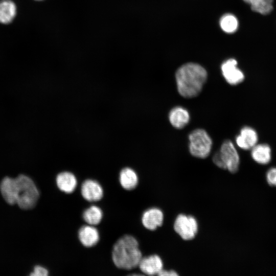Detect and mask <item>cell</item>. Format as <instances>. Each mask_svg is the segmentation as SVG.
<instances>
[{
  "label": "cell",
  "instance_id": "52a82bcc",
  "mask_svg": "<svg viewBox=\"0 0 276 276\" xmlns=\"http://www.w3.org/2000/svg\"><path fill=\"white\" fill-rule=\"evenodd\" d=\"M238 62L233 58L227 59L221 65L222 74L226 81L229 84L236 85L242 82L245 76L237 66Z\"/></svg>",
  "mask_w": 276,
  "mask_h": 276
},
{
  "label": "cell",
  "instance_id": "6da1fadb",
  "mask_svg": "<svg viewBox=\"0 0 276 276\" xmlns=\"http://www.w3.org/2000/svg\"><path fill=\"white\" fill-rule=\"evenodd\" d=\"M0 189L5 200L10 205L17 204L23 210L33 208L39 197V191L33 181L25 175L16 178L5 177Z\"/></svg>",
  "mask_w": 276,
  "mask_h": 276
},
{
  "label": "cell",
  "instance_id": "7a4b0ae2",
  "mask_svg": "<svg viewBox=\"0 0 276 276\" xmlns=\"http://www.w3.org/2000/svg\"><path fill=\"white\" fill-rule=\"evenodd\" d=\"M208 74L199 64L187 63L181 66L175 74L178 93L185 98L197 96L206 81Z\"/></svg>",
  "mask_w": 276,
  "mask_h": 276
},
{
  "label": "cell",
  "instance_id": "4fadbf2b",
  "mask_svg": "<svg viewBox=\"0 0 276 276\" xmlns=\"http://www.w3.org/2000/svg\"><path fill=\"white\" fill-rule=\"evenodd\" d=\"M169 120L174 128L182 129L188 124L190 114L188 111L185 108L176 106L173 108L169 112Z\"/></svg>",
  "mask_w": 276,
  "mask_h": 276
},
{
  "label": "cell",
  "instance_id": "2e32d148",
  "mask_svg": "<svg viewBox=\"0 0 276 276\" xmlns=\"http://www.w3.org/2000/svg\"><path fill=\"white\" fill-rule=\"evenodd\" d=\"M121 186L126 190H132L136 188L139 178L136 172L130 168L123 169L119 175Z\"/></svg>",
  "mask_w": 276,
  "mask_h": 276
},
{
  "label": "cell",
  "instance_id": "3957f363",
  "mask_svg": "<svg viewBox=\"0 0 276 276\" xmlns=\"http://www.w3.org/2000/svg\"><path fill=\"white\" fill-rule=\"evenodd\" d=\"M111 257L117 267L131 270L138 267L143 256L136 238L131 235H126L114 243Z\"/></svg>",
  "mask_w": 276,
  "mask_h": 276
},
{
  "label": "cell",
  "instance_id": "277c9868",
  "mask_svg": "<svg viewBox=\"0 0 276 276\" xmlns=\"http://www.w3.org/2000/svg\"><path fill=\"white\" fill-rule=\"evenodd\" d=\"M212 160L218 167L227 170L231 173H236L239 169V155L230 140H227L223 142L220 150L213 155Z\"/></svg>",
  "mask_w": 276,
  "mask_h": 276
},
{
  "label": "cell",
  "instance_id": "9a60e30c",
  "mask_svg": "<svg viewBox=\"0 0 276 276\" xmlns=\"http://www.w3.org/2000/svg\"><path fill=\"white\" fill-rule=\"evenodd\" d=\"M251 156L253 160L260 165H267L271 159V149L266 143L257 144L251 149Z\"/></svg>",
  "mask_w": 276,
  "mask_h": 276
},
{
  "label": "cell",
  "instance_id": "9c48e42d",
  "mask_svg": "<svg viewBox=\"0 0 276 276\" xmlns=\"http://www.w3.org/2000/svg\"><path fill=\"white\" fill-rule=\"evenodd\" d=\"M258 133L255 129L249 126H244L236 137V143L243 150H250L258 143Z\"/></svg>",
  "mask_w": 276,
  "mask_h": 276
},
{
  "label": "cell",
  "instance_id": "ffe728a7",
  "mask_svg": "<svg viewBox=\"0 0 276 276\" xmlns=\"http://www.w3.org/2000/svg\"><path fill=\"white\" fill-rule=\"evenodd\" d=\"M220 26L222 30L227 33L235 32L238 27V21L236 17L232 14H225L220 20Z\"/></svg>",
  "mask_w": 276,
  "mask_h": 276
},
{
  "label": "cell",
  "instance_id": "30bf717a",
  "mask_svg": "<svg viewBox=\"0 0 276 276\" xmlns=\"http://www.w3.org/2000/svg\"><path fill=\"white\" fill-rule=\"evenodd\" d=\"M163 266L160 257L157 255H152L142 257L138 267L143 274L154 275H158L163 269Z\"/></svg>",
  "mask_w": 276,
  "mask_h": 276
},
{
  "label": "cell",
  "instance_id": "cb8c5ba5",
  "mask_svg": "<svg viewBox=\"0 0 276 276\" xmlns=\"http://www.w3.org/2000/svg\"><path fill=\"white\" fill-rule=\"evenodd\" d=\"M37 1H41V0H37Z\"/></svg>",
  "mask_w": 276,
  "mask_h": 276
},
{
  "label": "cell",
  "instance_id": "5bb4252c",
  "mask_svg": "<svg viewBox=\"0 0 276 276\" xmlns=\"http://www.w3.org/2000/svg\"><path fill=\"white\" fill-rule=\"evenodd\" d=\"M56 181L59 189L67 194L73 193L77 186L76 176L70 172L64 171L59 173Z\"/></svg>",
  "mask_w": 276,
  "mask_h": 276
},
{
  "label": "cell",
  "instance_id": "ba28073f",
  "mask_svg": "<svg viewBox=\"0 0 276 276\" xmlns=\"http://www.w3.org/2000/svg\"><path fill=\"white\" fill-rule=\"evenodd\" d=\"M83 198L89 202H97L103 196V189L96 180L88 179L84 180L81 187Z\"/></svg>",
  "mask_w": 276,
  "mask_h": 276
},
{
  "label": "cell",
  "instance_id": "e0dca14e",
  "mask_svg": "<svg viewBox=\"0 0 276 276\" xmlns=\"http://www.w3.org/2000/svg\"><path fill=\"white\" fill-rule=\"evenodd\" d=\"M16 14V6L10 0H2L0 2V22L7 24L11 22Z\"/></svg>",
  "mask_w": 276,
  "mask_h": 276
},
{
  "label": "cell",
  "instance_id": "44dd1931",
  "mask_svg": "<svg viewBox=\"0 0 276 276\" xmlns=\"http://www.w3.org/2000/svg\"><path fill=\"white\" fill-rule=\"evenodd\" d=\"M266 179L269 186L276 187V167L271 168L267 171Z\"/></svg>",
  "mask_w": 276,
  "mask_h": 276
},
{
  "label": "cell",
  "instance_id": "8fae6325",
  "mask_svg": "<svg viewBox=\"0 0 276 276\" xmlns=\"http://www.w3.org/2000/svg\"><path fill=\"white\" fill-rule=\"evenodd\" d=\"M141 221L146 229L150 231L155 230L163 223V212L157 208H150L143 213Z\"/></svg>",
  "mask_w": 276,
  "mask_h": 276
},
{
  "label": "cell",
  "instance_id": "7402d4cb",
  "mask_svg": "<svg viewBox=\"0 0 276 276\" xmlns=\"http://www.w3.org/2000/svg\"><path fill=\"white\" fill-rule=\"evenodd\" d=\"M49 272L47 269L40 266H36L34 267V271L31 273L32 276H47Z\"/></svg>",
  "mask_w": 276,
  "mask_h": 276
},
{
  "label": "cell",
  "instance_id": "ac0fdd59",
  "mask_svg": "<svg viewBox=\"0 0 276 276\" xmlns=\"http://www.w3.org/2000/svg\"><path fill=\"white\" fill-rule=\"evenodd\" d=\"M82 217L87 224L95 226L101 222L103 212L99 206L91 205L84 211Z\"/></svg>",
  "mask_w": 276,
  "mask_h": 276
},
{
  "label": "cell",
  "instance_id": "7c38bea8",
  "mask_svg": "<svg viewBox=\"0 0 276 276\" xmlns=\"http://www.w3.org/2000/svg\"><path fill=\"white\" fill-rule=\"evenodd\" d=\"M78 238L85 247H91L96 245L100 239L98 230L94 225L82 226L78 231Z\"/></svg>",
  "mask_w": 276,
  "mask_h": 276
},
{
  "label": "cell",
  "instance_id": "d6986e66",
  "mask_svg": "<svg viewBox=\"0 0 276 276\" xmlns=\"http://www.w3.org/2000/svg\"><path fill=\"white\" fill-rule=\"evenodd\" d=\"M250 5L252 11L263 15L269 14L273 9V0H243Z\"/></svg>",
  "mask_w": 276,
  "mask_h": 276
},
{
  "label": "cell",
  "instance_id": "5b68a950",
  "mask_svg": "<svg viewBox=\"0 0 276 276\" xmlns=\"http://www.w3.org/2000/svg\"><path fill=\"white\" fill-rule=\"evenodd\" d=\"M189 148L190 154L197 158H205L210 154L213 145L212 140L203 129H196L189 135Z\"/></svg>",
  "mask_w": 276,
  "mask_h": 276
},
{
  "label": "cell",
  "instance_id": "603a6c76",
  "mask_svg": "<svg viewBox=\"0 0 276 276\" xmlns=\"http://www.w3.org/2000/svg\"><path fill=\"white\" fill-rule=\"evenodd\" d=\"M159 276H177L178 274L173 270H165L163 269L158 274Z\"/></svg>",
  "mask_w": 276,
  "mask_h": 276
},
{
  "label": "cell",
  "instance_id": "8992f818",
  "mask_svg": "<svg viewBox=\"0 0 276 276\" xmlns=\"http://www.w3.org/2000/svg\"><path fill=\"white\" fill-rule=\"evenodd\" d=\"M173 228L175 232L185 240H190L196 236L198 223L192 216L179 214L176 218Z\"/></svg>",
  "mask_w": 276,
  "mask_h": 276
}]
</instances>
